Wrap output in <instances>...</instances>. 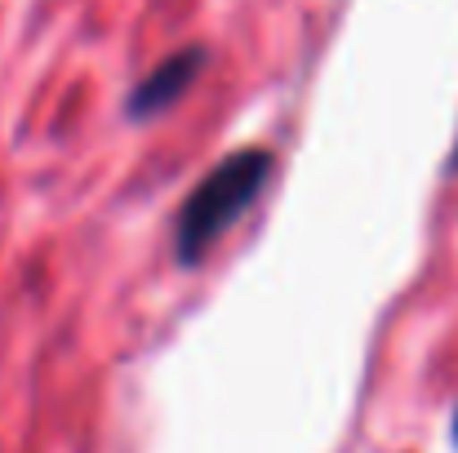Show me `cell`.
<instances>
[{
  "mask_svg": "<svg viewBox=\"0 0 458 453\" xmlns=\"http://www.w3.org/2000/svg\"><path fill=\"white\" fill-rule=\"evenodd\" d=\"M272 151L267 147H241L232 155H223L182 200L178 218H174V254L182 267H196L214 240L223 231H232L245 209L263 196L267 178H272Z\"/></svg>",
  "mask_w": 458,
  "mask_h": 453,
  "instance_id": "6da1fadb",
  "label": "cell"
},
{
  "mask_svg": "<svg viewBox=\"0 0 458 453\" xmlns=\"http://www.w3.org/2000/svg\"><path fill=\"white\" fill-rule=\"evenodd\" d=\"M205 63H209V49L205 45H187L178 49L174 58H165L160 67H152L125 98V112L130 121H156L165 116L174 103H182L191 94V85L205 76Z\"/></svg>",
  "mask_w": 458,
  "mask_h": 453,
  "instance_id": "7a4b0ae2",
  "label": "cell"
},
{
  "mask_svg": "<svg viewBox=\"0 0 458 453\" xmlns=\"http://www.w3.org/2000/svg\"><path fill=\"white\" fill-rule=\"evenodd\" d=\"M454 427H458V423H454Z\"/></svg>",
  "mask_w": 458,
  "mask_h": 453,
  "instance_id": "3957f363",
  "label": "cell"
}]
</instances>
